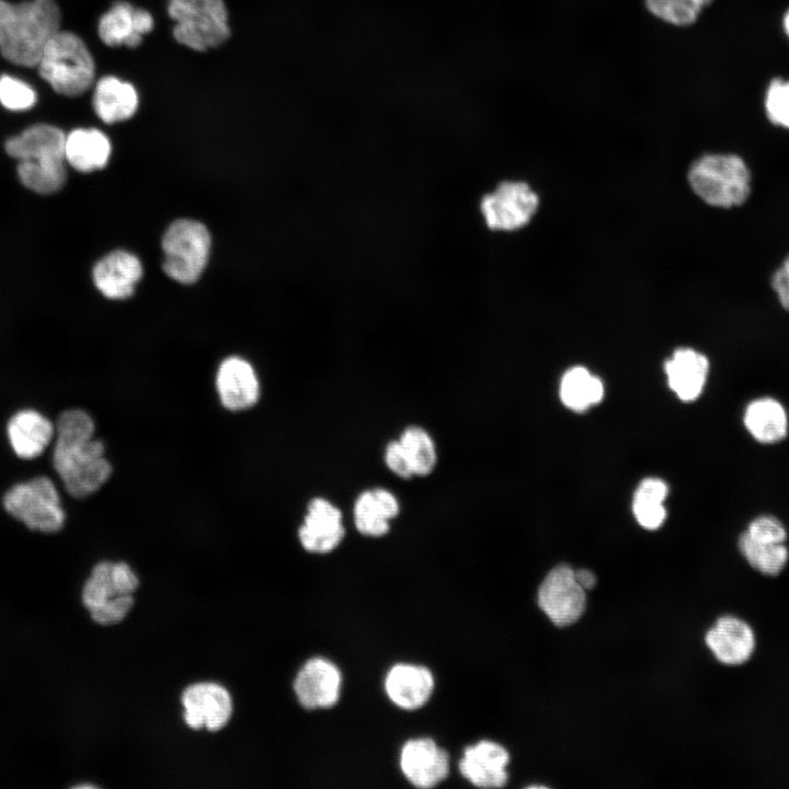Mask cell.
<instances>
[{
  "mask_svg": "<svg viewBox=\"0 0 789 789\" xmlns=\"http://www.w3.org/2000/svg\"><path fill=\"white\" fill-rule=\"evenodd\" d=\"M3 506L11 516L35 531L56 533L66 519L58 490L45 476L10 488L3 496Z\"/></svg>",
  "mask_w": 789,
  "mask_h": 789,
  "instance_id": "obj_6",
  "label": "cell"
},
{
  "mask_svg": "<svg viewBox=\"0 0 789 789\" xmlns=\"http://www.w3.org/2000/svg\"><path fill=\"white\" fill-rule=\"evenodd\" d=\"M216 388L221 404L231 411L249 409L260 397L255 370L249 362L238 356L221 362L216 375Z\"/></svg>",
  "mask_w": 789,
  "mask_h": 789,
  "instance_id": "obj_18",
  "label": "cell"
},
{
  "mask_svg": "<svg viewBox=\"0 0 789 789\" xmlns=\"http://www.w3.org/2000/svg\"><path fill=\"white\" fill-rule=\"evenodd\" d=\"M667 493V484L660 478L649 477L640 481L632 499V512L640 526L654 530L664 523Z\"/></svg>",
  "mask_w": 789,
  "mask_h": 789,
  "instance_id": "obj_29",
  "label": "cell"
},
{
  "mask_svg": "<svg viewBox=\"0 0 789 789\" xmlns=\"http://www.w3.org/2000/svg\"><path fill=\"white\" fill-rule=\"evenodd\" d=\"M65 159L22 160L18 164L21 183L28 190L39 194L59 191L66 182Z\"/></svg>",
  "mask_w": 789,
  "mask_h": 789,
  "instance_id": "obj_31",
  "label": "cell"
},
{
  "mask_svg": "<svg viewBox=\"0 0 789 789\" xmlns=\"http://www.w3.org/2000/svg\"><path fill=\"white\" fill-rule=\"evenodd\" d=\"M153 26V18L149 11L121 0L114 2L100 18L98 33L107 46L134 48Z\"/></svg>",
  "mask_w": 789,
  "mask_h": 789,
  "instance_id": "obj_16",
  "label": "cell"
},
{
  "mask_svg": "<svg viewBox=\"0 0 789 789\" xmlns=\"http://www.w3.org/2000/svg\"><path fill=\"white\" fill-rule=\"evenodd\" d=\"M559 395L562 403L575 412H582L599 403L604 397L602 380L585 367L574 366L562 376Z\"/></svg>",
  "mask_w": 789,
  "mask_h": 789,
  "instance_id": "obj_27",
  "label": "cell"
},
{
  "mask_svg": "<svg viewBox=\"0 0 789 789\" xmlns=\"http://www.w3.org/2000/svg\"><path fill=\"white\" fill-rule=\"evenodd\" d=\"M385 690L397 707L416 710L428 701L434 690V677L425 666L398 663L386 675Z\"/></svg>",
  "mask_w": 789,
  "mask_h": 789,
  "instance_id": "obj_21",
  "label": "cell"
},
{
  "mask_svg": "<svg viewBox=\"0 0 789 789\" xmlns=\"http://www.w3.org/2000/svg\"><path fill=\"white\" fill-rule=\"evenodd\" d=\"M764 108L768 121L789 129V79L774 78L767 85Z\"/></svg>",
  "mask_w": 789,
  "mask_h": 789,
  "instance_id": "obj_34",
  "label": "cell"
},
{
  "mask_svg": "<svg viewBox=\"0 0 789 789\" xmlns=\"http://www.w3.org/2000/svg\"><path fill=\"white\" fill-rule=\"evenodd\" d=\"M184 720L192 729L206 728L217 731L224 728L232 713V700L228 690L215 683H197L188 686L182 695Z\"/></svg>",
  "mask_w": 789,
  "mask_h": 789,
  "instance_id": "obj_13",
  "label": "cell"
},
{
  "mask_svg": "<svg viewBox=\"0 0 789 789\" xmlns=\"http://www.w3.org/2000/svg\"><path fill=\"white\" fill-rule=\"evenodd\" d=\"M685 1L696 5L700 10H704L707 5H709L712 2V0H685Z\"/></svg>",
  "mask_w": 789,
  "mask_h": 789,
  "instance_id": "obj_42",
  "label": "cell"
},
{
  "mask_svg": "<svg viewBox=\"0 0 789 789\" xmlns=\"http://www.w3.org/2000/svg\"><path fill=\"white\" fill-rule=\"evenodd\" d=\"M742 423L751 438L765 446L779 444L789 434L788 411L784 403L773 396H759L750 400L743 410Z\"/></svg>",
  "mask_w": 789,
  "mask_h": 789,
  "instance_id": "obj_19",
  "label": "cell"
},
{
  "mask_svg": "<svg viewBox=\"0 0 789 789\" xmlns=\"http://www.w3.org/2000/svg\"><path fill=\"white\" fill-rule=\"evenodd\" d=\"M133 604L134 599L132 595H117L90 611V616L93 621L100 625L117 624L127 616Z\"/></svg>",
  "mask_w": 789,
  "mask_h": 789,
  "instance_id": "obj_38",
  "label": "cell"
},
{
  "mask_svg": "<svg viewBox=\"0 0 789 789\" xmlns=\"http://www.w3.org/2000/svg\"><path fill=\"white\" fill-rule=\"evenodd\" d=\"M346 527L341 507L324 495L311 498L298 528L301 547L311 553L334 551L344 540Z\"/></svg>",
  "mask_w": 789,
  "mask_h": 789,
  "instance_id": "obj_9",
  "label": "cell"
},
{
  "mask_svg": "<svg viewBox=\"0 0 789 789\" xmlns=\"http://www.w3.org/2000/svg\"><path fill=\"white\" fill-rule=\"evenodd\" d=\"M65 133L49 124L33 125L5 141V151L19 161L65 159Z\"/></svg>",
  "mask_w": 789,
  "mask_h": 789,
  "instance_id": "obj_24",
  "label": "cell"
},
{
  "mask_svg": "<svg viewBox=\"0 0 789 789\" xmlns=\"http://www.w3.org/2000/svg\"><path fill=\"white\" fill-rule=\"evenodd\" d=\"M508 761V752L502 745L482 740L466 747L459 761V770L477 787L499 788L507 781Z\"/></svg>",
  "mask_w": 789,
  "mask_h": 789,
  "instance_id": "obj_17",
  "label": "cell"
},
{
  "mask_svg": "<svg viewBox=\"0 0 789 789\" xmlns=\"http://www.w3.org/2000/svg\"><path fill=\"white\" fill-rule=\"evenodd\" d=\"M737 549L748 567L765 576L779 575L789 562L787 542H762L742 531L737 537Z\"/></svg>",
  "mask_w": 789,
  "mask_h": 789,
  "instance_id": "obj_30",
  "label": "cell"
},
{
  "mask_svg": "<svg viewBox=\"0 0 789 789\" xmlns=\"http://www.w3.org/2000/svg\"><path fill=\"white\" fill-rule=\"evenodd\" d=\"M141 275L139 259L123 250L105 255L95 264L92 273L96 288L110 299L129 297Z\"/></svg>",
  "mask_w": 789,
  "mask_h": 789,
  "instance_id": "obj_22",
  "label": "cell"
},
{
  "mask_svg": "<svg viewBox=\"0 0 789 789\" xmlns=\"http://www.w3.org/2000/svg\"><path fill=\"white\" fill-rule=\"evenodd\" d=\"M781 24H782V30H784L786 36L789 38V8L782 15Z\"/></svg>",
  "mask_w": 789,
  "mask_h": 789,
  "instance_id": "obj_41",
  "label": "cell"
},
{
  "mask_svg": "<svg viewBox=\"0 0 789 789\" xmlns=\"http://www.w3.org/2000/svg\"><path fill=\"white\" fill-rule=\"evenodd\" d=\"M61 15L54 0L12 4L0 0V53L10 62L34 67L47 42L60 30Z\"/></svg>",
  "mask_w": 789,
  "mask_h": 789,
  "instance_id": "obj_2",
  "label": "cell"
},
{
  "mask_svg": "<svg viewBox=\"0 0 789 789\" xmlns=\"http://www.w3.org/2000/svg\"><path fill=\"white\" fill-rule=\"evenodd\" d=\"M382 461L387 470L398 479L404 481L415 479L408 455L398 437L385 444Z\"/></svg>",
  "mask_w": 789,
  "mask_h": 789,
  "instance_id": "obj_37",
  "label": "cell"
},
{
  "mask_svg": "<svg viewBox=\"0 0 789 789\" xmlns=\"http://www.w3.org/2000/svg\"><path fill=\"white\" fill-rule=\"evenodd\" d=\"M750 538L770 544H782L788 540V530L780 518L771 514L753 517L743 530Z\"/></svg>",
  "mask_w": 789,
  "mask_h": 789,
  "instance_id": "obj_36",
  "label": "cell"
},
{
  "mask_svg": "<svg viewBox=\"0 0 789 789\" xmlns=\"http://www.w3.org/2000/svg\"><path fill=\"white\" fill-rule=\"evenodd\" d=\"M36 66L39 76L66 96L83 94L95 79L90 50L78 35L67 31L59 30L47 42Z\"/></svg>",
  "mask_w": 789,
  "mask_h": 789,
  "instance_id": "obj_4",
  "label": "cell"
},
{
  "mask_svg": "<svg viewBox=\"0 0 789 789\" xmlns=\"http://www.w3.org/2000/svg\"><path fill=\"white\" fill-rule=\"evenodd\" d=\"M138 104L135 87L115 76L102 77L94 87L93 108L104 123L113 124L130 118Z\"/></svg>",
  "mask_w": 789,
  "mask_h": 789,
  "instance_id": "obj_25",
  "label": "cell"
},
{
  "mask_svg": "<svg viewBox=\"0 0 789 789\" xmlns=\"http://www.w3.org/2000/svg\"><path fill=\"white\" fill-rule=\"evenodd\" d=\"M164 273L182 284L198 279L210 250V236L206 227L195 220L180 219L167 229L162 239Z\"/></svg>",
  "mask_w": 789,
  "mask_h": 789,
  "instance_id": "obj_7",
  "label": "cell"
},
{
  "mask_svg": "<svg viewBox=\"0 0 789 789\" xmlns=\"http://www.w3.org/2000/svg\"><path fill=\"white\" fill-rule=\"evenodd\" d=\"M7 434L11 448L18 457L34 459L50 444L55 426L38 411L25 409L11 416L7 425Z\"/></svg>",
  "mask_w": 789,
  "mask_h": 789,
  "instance_id": "obj_23",
  "label": "cell"
},
{
  "mask_svg": "<svg viewBox=\"0 0 789 789\" xmlns=\"http://www.w3.org/2000/svg\"><path fill=\"white\" fill-rule=\"evenodd\" d=\"M94 432L93 419L81 409L64 411L55 426L53 465L67 492L78 499L95 493L112 474L104 444Z\"/></svg>",
  "mask_w": 789,
  "mask_h": 789,
  "instance_id": "obj_1",
  "label": "cell"
},
{
  "mask_svg": "<svg viewBox=\"0 0 789 789\" xmlns=\"http://www.w3.org/2000/svg\"><path fill=\"white\" fill-rule=\"evenodd\" d=\"M117 595L121 594L114 579V562L102 561L95 564L82 587L84 607L90 613Z\"/></svg>",
  "mask_w": 789,
  "mask_h": 789,
  "instance_id": "obj_32",
  "label": "cell"
},
{
  "mask_svg": "<svg viewBox=\"0 0 789 789\" xmlns=\"http://www.w3.org/2000/svg\"><path fill=\"white\" fill-rule=\"evenodd\" d=\"M410 460L414 478L434 473L438 465V447L432 433L421 424L405 425L397 436Z\"/></svg>",
  "mask_w": 789,
  "mask_h": 789,
  "instance_id": "obj_28",
  "label": "cell"
},
{
  "mask_svg": "<svg viewBox=\"0 0 789 789\" xmlns=\"http://www.w3.org/2000/svg\"><path fill=\"white\" fill-rule=\"evenodd\" d=\"M341 686V671L324 658L308 660L294 681V691L299 704L306 709L334 706L340 698Z\"/></svg>",
  "mask_w": 789,
  "mask_h": 789,
  "instance_id": "obj_14",
  "label": "cell"
},
{
  "mask_svg": "<svg viewBox=\"0 0 789 789\" xmlns=\"http://www.w3.org/2000/svg\"><path fill=\"white\" fill-rule=\"evenodd\" d=\"M402 511L398 495L390 489L381 485L361 490L352 504V518L354 528L358 534L368 538L387 536Z\"/></svg>",
  "mask_w": 789,
  "mask_h": 789,
  "instance_id": "obj_12",
  "label": "cell"
},
{
  "mask_svg": "<svg viewBox=\"0 0 789 789\" xmlns=\"http://www.w3.org/2000/svg\"><path fill=\"white\" fill-rule=\"evenodd\" d=\"M668 387L684 402L697 400L704 392L710 371L708 357L690 347L675 350L665 362Z\"/></svg>",
  "mask_w": 789,
  "mask_h": 789,
  "instance_id": "obj_20",
  "label": "cell"
},
{
  "mask_svg": "<svg viewBox=\"0 0 789 789\" xmlns=\"http://www.w3.org/2000/svg\"><path fill=\"white\" fill-rule=\"evenodd\" d=\"M399 764L405 779L418 788H432L449 773L446 751L430 737L407 741L400 752Z\"/></svg>",
  "mask_w": 789,
  "mask_h": 789,
  "instance_id": "obj_15",
  "label": "cell"
},
{
  "mask_svg": "<svg viewBox=\"0 0 789 789\" xmlns=\"http://www.w3.org/2000/svg\"><path fill=\"white\" fill-rule=\"evenodd\" d=\"M770 286L780 307L789 312V253L773 272Z\"/></svg>",
  "mask_w": 789,
  "mask_h": 789,
  "instance_id": "obj_39",
  "label": "cell"
},
{
  "mask_svg": "<svg viewBox=\"0 0 789 789\" xmlns=\"http://www.w3.org/2000/svg\"><path fill=\"white\" fill-rule=\"evenodd\" d=\"M693 191L708 205L719 208L739 207L752 194V172L736 153H707L688 171Z\"/></svg>",
  "mask_w": 789,
  "mask_h": 789,
  "instance_id": "obj_3",
  "label": "cell"
},
{
  "mask_svg": "<svg viewBox=\"0 0 789 789\" xmlns=\"http://www.w3.org/2000/svg\"><path fill=\"white\" fill-rule=\"evenodd\" d=\"M0 103L10 111H25L36 103V92L24 81L3 75L0 77Z\"/></svg>",
  "mask_w": 789,
  "mask_h": 789,
  "instance_id": "obj_35",
  "label": "cell"
},
{
  "mask_svg": "<svg viewBox=\"0 0 789 789\" xmlns=\"http://www.w3.org/2000/svg\"><path fill=\"white\" fill-rule=\"evenodd\" d=\"M538 203V196L527 183L505 181L482 197L480 210L490 229L512 231L529 222Z\"/></svg>",
  "mask_w": 789,
  "mask_h": 789,
  "instance_id": "obj_8",
  "label": "cell"
},
{
  "mask_svg": "<svg viewBox=\"0 0 789 789\" xmlns=\"http://www.w3.org/2000/svg\"><path fill=\"white\" fill-rule=\"evenodd\" d=\"M705 642L719 663L740 666L753 658L757 638L747 620L735 615H723L708 629Z\"/></svg>",
  "mask_w": 789,
  "mask_h": 789,
  "instance_id": "obj_11",
  "label": "cell"
},
{
  "mask_svg": "<svg viewBox=\"0 0 789 789\" xmlns=\"http://www.w3.org/2000/svg\"><path fill=\"white\" fill-rule=\"evenodd\" d=\"M168 14L175 41L192 50L218 47L230 35L224 0H169Z\"/></svg>",
  "mask_w": 789,
  "mask_h": 789,
  "instance_id": "obj_5",
  "label": "cell"
},
{
  "mask_svg": "<svg viewBox=\"0 0 789 789\" xmlns=\"http://www.w3.org/2000/svg\"><path fill=\"white\" fill-rule=\"evenodd\" d=\"M107 136L96 128H77L66 135L65 160L76 170L91 172L103 168L111 155Z\"/></svg>",
  "mask_w": 789,
  "mask_h": 789,
  "instance_id": "obj_26",
  "label": "cell"
},
{
  "mask_svg": "<svg viewBox=\"0 0 789 789\" xmlns=\"http://www.w3.org/2000/svg\"><path fill=\"white\" fill-rule=\"evenodd\" d=\"M648 11L673 26H688L697 21L702 10L685 0H644Z\"/></svg>",
  "mask_w": 789,
  "mask_h": 789,
  "instance_id": "obj_33",
  "label": "cell"
},
{
  "mask_svg": "<svg viewBox=\"0 0 789 789\" xmlns=\"http://www.w3.org/2000/svg\"><path fill=\"white\" fill-rule=\"evenodd\" d=\"M575 578L584 590L592 588L596 583V578L590 570L582 569L575 571Z\"/></svg>",
  "mask_w": 789,
  "mask_h": 789,
  "instance_id": "obj_40",
  "label": "cell"
},
{
  "mask_svg": "<svg viewBox=\"0 0 789 789\" xmlns=\"http://www.w3.org/2000/svg\"><path fill=\"white\" fill-rule=\"evenodd\" d=\"M585 590L579 584L575 571L565 564L553 568L538 590V604L549 619L559 627L575 622L586 606Z\"/></svg>",
  "mask_w": 789,
  "mask_h": 789,
  "instance_id": "obj_10",
  "label": "cell"
}]
</instances>
